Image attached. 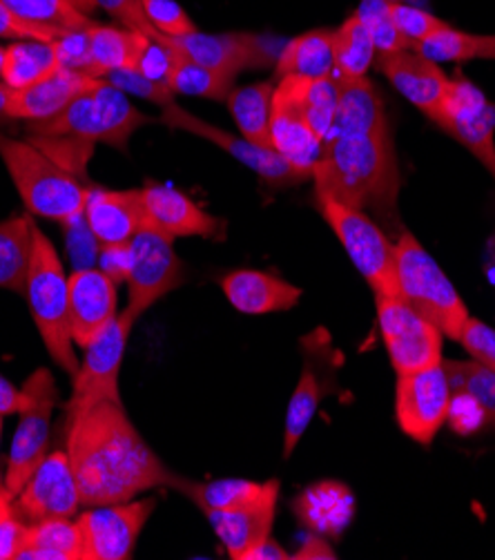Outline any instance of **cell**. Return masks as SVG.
<instances>
[{
	"label": "cell",
	"mask_w": 495,
	"mask_h": 560,
	"mask_svg": "<svg viewBox=\"0 0 495 560\" xmlns=\"http://www.w3.org/2000/svg\"><path fill=\"white\" fill-rule=\"evenodd\" d=\"M103 81L109 83L113 88H117V90H121L123 94H134V96H141V98L152 101V103L163 105V107L175 103V92L168 85L158 83V81H154V79H150L143 72L132 70V68L107 72L103 77Z\"/></svg>",
	"instance_id": "obj_44"
},
{
	"label": "cell",
	"mask_w": 495,
	"mask_h": 560,
	"mask_svg": "<svg viewBox=\"0 0 495 560\" xmlns=\"http://www.w3.org/2000/svg\"><path fill=\"white\" fill-rule=\"evenodd\" d=\"M66 32H54L45 30L32 23L21 21L16 14L8 10V5L0 0V38H12V40H40V43H51Z\"/></svg>",
	"instance_id": "obj_50"
},
{
	"label": "cell",
	"mask_w": 495,
	"mask_h": 560,
	"mask_svg": "<svg viewBox=\"0 0 495 560\" xmlns=\"http://www.w3.org/2000/svg\"><path fill=\"white\" fill-rule=\"evenodd\" d=\"M59 68L61 63L51 43L14 40L10 47H5V63L0 79L12 90H25Z\"/></svg>",
	"instance_id": "obj_37"
},
{
	"label": "cell",
	"mask_w": 495,
	"mask_h": 560,
	"mask_svg": "<svg viewBox=\"0 0 495 560\" xmlns=\"http://www.w3.org/2000/svg\"><path fill=\"white\" fill-rule=\"evenodd\" d=\"M25 402H27L25 390L12 386L3 375H0V416L21 413Z\"/></svg>",
	"instance_id": "obj_52"
},
{
	"label": "cell",
	"mask_w": 495,
	"mask_h": 560,
	"mask_svg": "<svg viewBox=\"0 0 495 560\" xmlns=\"http://www.w3.org/2000/svg\"><path fill=\"white\" fill-rule=\"evenodd\" d=\"M451 407L453 390L443 362L398 375L396 416L411 440L431 444L451 418Z\"/></svg>",
	"instance_id": "obj_12"
},
{
	"label": "cell",
	"mask_w": 495,
	"mask_h": 560,
	"mask_svg": "<svg viewBox=\"0 0 495 560\" xmlns=\"http://www.w3.org/2000/svg\"><path fill=\"white\" fill-rule=\"evenodd\" d=\"M66 452L85 508L117 505L156 487L184 491L188 482L152 452L123 402L101 400L70 413Z\"/></svg>",
	"instance_id": "obj_1"
},
{
	"label": "cell",
	"mask_w": 495,
	"mask_h": 560,
	"mask_svg": "<svg viewBox=\"0 0 495 560\" xmlns=\"http://www.w3.org/2000/svg\"><path fill=\"white\" fill-rule=\"evenodd\" d=\"M272 94H274V85L266 81V83H252L246 88H235L226 98L241 137L263 150H272V139H270Z\"/></svg>",
	"instance_id": "obj_33"
},
{
	"label": "cell",
	"mask_w": 495,
	"mask_h": 560,
	"mask_svg": "<svg viewBox=\"0 0 495 560\" xmlns=\"http://www.w3.org/2000/svg\"><path fill=\"white\" fill-rule=\"evenodd\" d=\"M98 79L59 68L43 81L25 88L12 90L10 96V117L23 121H45L61 115V112L90 88L96 85Z\"/></svg>",
	"instance_id": "obj_23"
},
{
	"label": "cell",
	"mask_w": 495,
	"mask_h": 560,
	"mask_svg": "<svg viewBox=\"0 0 495 560\" xmlns=\"http://www.w3.org/2000/svg\"><path fill=\"white\" fill-rule=\"evenodd\" d=\"M70 3H72L76 10H81L83 14H87V16H90L94 10H98V8H96V0H70Z\"/></svg>",
	"instance_id": "obj_56"
},
{
	"label": "cell",
	"mask_w": 495,
	"mask_h": 560,
	"mask_svg": "<svg viewBox=\"0 0 495 560\" xmlns=\"http://www.w3.org/2000/svg\"><path fill=\"white\" fill-rule=\"evenodd\" d=\"M375 40L357 14H351L338 30H333V79H366L370 66H375Z\"/></svg>",
	"instance_id": "obj_35"
},
{
	"label": "cell",
	"mask_w": 495,
	"mask_h": 560,
	"mask_svg": "<svg viewBox=\"0 0 495 560\" xmlns=\"http://www.w3.org/2000/svg\"><path fill=\"white\" fill-rule=\"evenodd\" d=\"M315 192L364 210H393L400 190L391 128L379 132L333 135L313 167Z\"/></svg>",
	"instance_id": "obj_2"
},
{
	"label": "cell",
	"mask_w": 495,
	"mask_h": 560,
	"mask_svg": "<svg viewBox=\"0 0 495 560\" xmlns=\"http://www.w3.org/2000/svg\"><path fill=\"white\" fill-rule=\"evenodd\" d=\"M375 68L389 79V83L413 103L424 117H431L433 112L445 101L451 77H447L439 66L417 49H400L375 56Z\"/></svg>",
	"instance_id": "obj_20"
},
{
	"label": "cell",
	"mask_w": 495,
	"mask_h": 560,
	"mask_svg": "<svg viewBox=\"0 0 495 560\" xmlns=\"http://www.w3.org/2000/svg\"><path fill=\"white\" fill-rule=\"evenodd\" d=\"M165 45V43H163ZM168 47V45H165ZM170 49V70H168V88L175 94L186 96H199V98H212V101H226L228 94L235 90V77L214 72L210 68H203L188 56L179 54L177 49Z\"/></svg>",
	"instance_id": "obj_38"
},
{
	"label": "cell",
	"mask_w": 495,
	"mask_h": 560,
	"mask_svg": "<svg viewBox=\"0 0 495 560\" xmlns=\"http://www.w3.org/2000/svg\"><path fill=\"white\" fill-rule=\"evenodd\" d=\"M103 253V268L115 282H126L128 277V268H130V244L123 246H109V248H101Z\"/></svg>",
	"instance_id": "obj_51"
},
{
	"label": "cell",
	"mask_w": 495,
	"mask_h": 560,
	"mask_svg": "<svg viewBox=\"0 0 495 560\" xmlns=\"http://www.w3.org/2000/svg\"><path fill=\"white\" fill-rule=\"evenodd\" d=\"M68 284L72 340L87 349L119 317L117 282L105 270L81 268L70 275Z\"/></svg>",
	"instance_id": "obj_19"
},
{
	"label": "cell",
	"mask_w": 495,
	"mask_h": 560,
	"mask_svg": "<svg viewBox=\"0 0 495 560\" xmlns=\"http://www.w3.org/2000/svg\"><path fill=\"white\" fill-rule=\"evenodd\" d=\"M156 508L154 498L90 508L76 518L83 560H128Z\"/></svg>",
	"instance_id": "obj_13"
},
{
	"label": "cell",
	"mask_w": 495,
	"mask_h": 560,
	"mask_svg": "<svg viewBox=\"0 0 495 560\" xmlns=\"http://www.w3.org/2000/svg\"><path fill=\"white\" fill-rule=\"evenodd\" d=\"M293 558H302V560H315V558H323V560H333L338 558L335 549L328 545V540L319 534H310L304 542V547H299V551Z\"/></svg>",
	"instance_id": "obj_53"
},
{
	"label": "cell",
	"mask_w": 495,
	"mask_h": 560,
	"mask_svg": "<svg viewBox=\"0 0 495 560\" xmlns=\"http://www.w3.org/2000/svg\"><path fill=\"white\" fill-rule=\"evenodd\" d=\"M14 500L16 495L8 489L5 476H0V560H14L25 529Z\"/></svg>",
	"instance_id": "obj_46"
},
{
	"label": "cell",
	"mask_w": 495,
	"mask_h": 560,
	"mask_svg": "<svg viewBox=\"0 0 495 560\" xmlns=\"http://www.w3.org/2000/svg\"><path fill=\"white\" fill-rule=\"evenodd\" d=\"M96 8L105 10L121 27L139 32L148 38L156 34L152 23L148 21L143 0H96Z\"/></svg>",
	"instance_id": "obj_49"
},
{
	"label": "cell",
	"mask_w": 495,
	"mask_h": 560,
	"mask_svg": "<svg viewBox=\"0 0 495 560\" xmlns=\"http://www.w3.org/2000/svg\"><path fill=\"white\" fill-rule=\"evenodd\" d=\"M0 418H3V416H0ZM0 431H3V420H0Z\"/></svg>",
	"instance_id": "obj_59"
},
{
	"label": "cell",
	"mask_w": 495,
	"mask_h": 560,
	"mask_svg": "<svg viewBox=\"0 0 495 560\" xmlns=\"http://www.w3.org/2000/svg\"><path fill=\"white\" fill-rule=\"evenodd\" d=\"M90 38V61L92 70L90 77L103 79L107 72L137 70L141 63V56L150 45V38L132 32L128 27H113V25H98L94 23L87 27Z\"/></svg>",
	"instance_id": "obj_29"
},
{
	"label": "cell",
	"mask_w": 495,
	"mask_h": 560,
	"mask_svg": "<svg viewBox=\"0 0 495 560\" xmlns=\"http://www.w3.org/2000/svg\"><path fill=\"white\" fill-rule=\"evenodd\" d=\"M158 124H163L165 128H170V130H181V132L195 135L199 139L210 141L216 148H222L224 152H228L239 163L250 167L252 173H257L268 184L295 186V184L306 182V177L302 173H297L295 167L274 150L257 148L255 143H250L244 137H235V135L222 130L219 126H212V124L190 115V112L181 105H175V103L165 105L163 115L158 117Z\"/></svg>",
	"instance_id": "obj_16"
},
{
	"label": "cell",
	"mask_w": 495,
	"mask_h": 560,
	"mask_svg": "<svg viewBox=\"0 0 495 560\" xmlns=\"http://www.w3.org/2000/svg\"><path fill=\"white\" fill-rule=\"evenodd\" d=\"M3 63H5V47H0V74H3Z\"/></svg>",
	"instance_id": "obj_57"
},
{
	"label": "cell",
	"mask_w": 495,
	"mask_h": 560,
	"mask_svg": "<svg viewBox=\"0 0 495 560\" xmlns=\"http://www.w3.org/2000/svg\"><path fill=\"white\" fill-rule=\"evenodd\" d=\"M152 124L150 117L130 103L128 94L105 83L96 81L85 94L74 98L61 115L32 121V137H74L90 143H107L117 150H126L132 135Z\"/></svg>",
	"instance_id": "obj_5"
},
{
	"label": "cell",
	"mask_w": 495,
	"mask_h": 560,
	"mask_svg": "<svg viewBox=\"0 0 495 560\" xmlns=\"http://www.w3.org/2000/svg\"><path fill=\"white\" fill-rule=\"evenodd\" d=\"M16 498V512L27 525L74 518L81 508V493L68 452L47 454Z\"/></svg>",
	"instance_id": "obj_17"
},
{
	"label": "cell",
	"mask_w": 495,
	"mask_h": 560,
	"mask_svg": "<svg viewBox=\"0 0 495 560\" xmlns=\"http://www.w3.org/2000/svg\"><path fill=\"white\" fill-rule=\"evenodd\" d=\"M377 326L398 375L443 362L445 335L402 298L375 295Z\"/></svg>",
	"instance_id": "obj_9"
},
{
	"label": "cell",
	"mask_w": 495,
	"mask_h": 560,
	"mask_svg": "<svg viewBox=\"0 0 495 560\" xmlns=\"http://www.w3.org/2000/svg\"><path fill=\"white\" fill-rule=\"evenodd\" d=\"M321 402V386L319 377L313 371L310 364L304 366L302 377L297 382L295 394L288 402V413H286V427H284V458H291L293 452L297 450L299 440L304 438L310 420L317 413V407Z\"/></svg>",
	"instance_id": "obj_41"
},
{
	"label": "cell",
	"mask_w": 495,
	"mask_h": 560,
	"mask_svg": "<svg viewBox=\"0 0 495 560\" xmlns=\"http://www.w3.org/2000/svg\"><path fill=\"white\" fill-rule=\"evenodd\" d=\"M34 248L32 214H12L0 221V289L25 295Z\"/></svg>",
	"instance_id": "obj_32"
},
{
	"label": "cell",
	"mask_w": 495,
	"mask_h": 560,
	"mask_svg": "<svg viewBox=\"0 0 495 560\" xmlns=\"http://www.w3.org/2000/svg\"><path fill=\"white\" fill-rule=\"evenodd\" d=\"M51 47H54V51H57V59H59L61 68H68V70H74V72H81V74L90 77L92 61H90L87 30L66 32L57 40H51Z\"/></svg>",
	"instance_id": "obj_48"
},
{
	"label": "cell",
	"mask_w": 495,
	"mask_h": 560,
	"mask_svg": "<svg viewBox=\"0 0 495 560\" xmlns=\"http://www.w3.org/2000/svg\"><path fill=\"white\" fill-rule=\"evenodd\" d=\"M333 30H313L284 43L274 63L278 79H326L333 77Z\"/></svg>",
	"instance_id": "obj_30"
},
{
	"label": "cell",
	"mask_w": 495,
	"mask_h": 560,
	"mask_svg": "<svg viewBox=\"0 0 495 560\" xmlns=\"http://www.w3.org/2000/svg\"><path fill=\"white\" fill-rule=\"evenodd\" d=\"M338 85H340V94H338L335 121L328 137L389 130L384 103L375 85L368 81V77L355 79V81H338Z\"/></svg>",
	"instance_id": "obj_27"
},
{
	"label": "cell",
	"mask_w": 495,
	"mask_h": 560,
	"mask_svg": "<svg viewBox=\"0 0 495 560\" xmlns=\"http://www.w3.org/2000/svg\"><path fill=\"white\" fill-rule=\"evenodd\" d=\"M3 3L21 21L54 32H79L96 23L70 0H3Z\"/></svg>",
	"instance_id": "obj_40"
},
{
	"label": "cell",
	"mask_w": 495,
	"mask_h": 560,
	"mask_svg": "<svg viewBox=\"0 0 495 560\" xmlns=\"http://www.w3.org/2000/svg\"><path fill=\"white\" fill-rule=\"evenodd\" d=\"M426 119L464 145L495 179V103L480 88L464 77L451 79L445 101Z\"/></svg>",
	"instance_id": "obj_11"
},
{
	"label": "cell",
	"mask_w": 495,
	"mask_h": 560,
	"mask_svg": "<svg viewBox=\"0 0 495 560\" xmlns=\"http://www.w3.org/2000/svg\"><path fill=\"white\" fill-rule=\"evenodd\" d=\"M413 49L435 63L495 61V34H471L447 25Z\"/></svg>",
	"instance_id": "obj_36"
},
{
	"label": "cell",
	"mask_w": 495,
	"mask_h": 560,
	"mask_svg": "<svg viewBox=\"0 0 495 560\" xmlns=\"http://www.w3.org/2000/svg\"><path fill=\"white\" fill-rule=\"evenodd\" d=\"M297 516L315 534L340 536L355 514L353 493L342 482H319L297 500Z\"/></svg>",
	"instance_id": "obj_28"
},
{
	"label": "cell",
	"mask_w": 495,
	"mask_h": 560,
	"mask_svg": "<svg viewBox=\"0 0 495 560\" xmlns=\"http://www.w3.org/2000/svg\"><path fill=\"white\" fill-rule=\"evenodd\" d=\"M0 159L32 217L66 223V226L83 219L92 186H83L63 163L32 141H19L5 135H0Z\"/></svg>",
	"instance_id": "obj_3"
},
{
	"label": "cell",
	"mask_w": 495,
	"mask_h": 560,
	"mask_svg": "<svg viewBox=\"0 0 495 560\" xmlns=\"http://www.w3.org/2000/svg\"><path fill=\"white\" fill-rule=\"evenodd\" d=\"M387 3H406V0H387Z\"/></svg>",
	"instance_id": "obj_58"
},
{
	"label": "cell",
	"mask_w": 495,
	"mask_h": 560,
	"mask_svg": "<svg viewBox=\"0 0 495 560\" xmlns=\"http://www.w3.org/2000/svg\"><path fill=\"white\" fill-rule=\"evenodd\" d=\"M393 248L400 298L443 330L445 338L458 342L469 311L447 272L411 233H404Z\"/></svg>",
	"instance_id": "obj_6"
},
{
	"label": "cell",
	"mask_w": 495,
	"mask_h": 560,
	"mask_svg": "<svg viewBox=\"0 0 495 560\" xmlns=\"http://www.w3.org/2000/svg\"><path fill=\"white\" fill-rule=\"evenodd\" d=\"M270 139L274 152L284 156L306 179H313V167L321 159L323 141L310 130L299 112L278 94H272Z\"/></svg>",
	"instance_id": "obj_25"
},
{
	"label": "cell",
	"mask_w": 495,
	"mask_h": 560,
	"mask_svg": "<svg viewBox=\"0 0 495 560\" xmlns=\"http://www.w3.org/2000/svg\"><path fill=\"white\" fill-rule=\"evenodd\" d=\"M274 94L291 103L310 130L326 143L330 130H333L335 109H338V94L340 85L333 77L326 79H297L284 77L280 79Z\"/></svg>",
	"instance_id": "obj_26"
},
{
	"label": "cell",
	"mask_w": 495,
	"mask_h": 560,
	"mask_svg": "<svg viewBox=\"0 0 495 560\" xmlns=\"http://www.w3.org/2000/svg\"><path fill=\"white\" fill-rule=\"evenodd\" d=\"M317 206L373 293L400 298L396 248L377 223L364 210L323 195H317Z\"/></svg>",
	"instance_id": "obj_7"
},
{
	"label": "cell",
	"mask_w": 495,
	"mask_h": 560,
	"mask_svg": "<svg viewBox=\"0 0 495 560\" xmlns=\"http://www.w3.org/2000/svg\"><path fill=\"white\" fill-rule=\"evenodd\" d=\"M360 21L366 25L370 32L377 54H387V51H400L409 49V43L400 34V30L393 23L391 10L387 0H362L360 8L355 10Z\"/></svg>",
	"instance_id": "obj_42"
},
{
	"label": "cell",
	"mask_w": 495,
	"mask_h": 560,
	"mask_svg": "<svg viewBox=\"0 0 495 560\" xmlns=\"http://www.w3.org/2000/svg\"><path fill=\"white\" fill-rule=\"evenodd\" d=\"M222 291L231 306L246 315H268L291 311L302 300V289L286 279L252 268H239L222 279Z\"/></svg>",
	"instance_id": "obj_22"
},
{
	"label": "cell",
	"mask_w": 495,
	"mask_h": 560,
	"mask_svg": "<svg viewBox=\"0 0 495 560\" xmlns=\"http://www.w3.org/2000/svg\"><path fill=\"white\" fill-rule=\"evenodd\" d=\"M143 208L145 226L170 237H203V240H224L226 223L214 214L205 212L197 201H192L181 190L148 182L143 188Z\"/></svg>",
	"instance_id": "obj_18"
},
{
	"label": "cell",
	"mask_w": 495,
	"mask_h": 560,
	"mask_svg": "<svg viewBox=\"0 0 495 560\" xmlns=\"http://www.w3.org/2000/svg\"><path fill=\"white\" fill-rule=\"evenodd\" d=\"M291 553L272 538H266L259 547H255L246 560H288Z\"/></svg>",
	"instance_id": "obj_54"
},
{
	"label": "cell",
	"mask_w": 495,
	"mask_h": 560,
	"mask_svg": "<svg viewBox=\"0 0 495 560\" xmlns=\"http://www.w3.org/2000/svg\"><path fill=\"white\" fill-rule=\"evenodd\" d=\"M27 402L21 411V422L12 442L5 469L8 489L19 495L40 463L47 458L49 422L59 402V386L47 369H36L23 384Z\"/></svg>",
	"instance_id": "obj_8"
},
{
	"label": "cell",
	"mask_w": 495,
	"mask_h": 560,
	"mask_svg": "<svg viewBox=\"0 0 495 560\" xmlns=\"http://www.w3.org/2000/svg\"><path fill=\"white\" fill-rule=\"evenodd\" d=\"M272 491H280L278 480L255 482V480H244V478H224V480H212V482L188 480L181 493L192 498L197 502V508L203 514H208V512H226V510H237V508L250 505V502H255Z\"/></svg>",
	"instance_id": "obj_34"
},
{
	"label": "cell",
	"mask_w": 495,
	"mask_h": 560,
	"mask_svg": "<svg viewBox=\"0 0 495 560\" xmlns=\"http://www.w3.org/2000/svg\"><path fill=\"white\" fill-rule=\"evenodd\" d=\"M389 10H391L396 27L400 30V34L404 36V40L409 43L411 49L417 43L431 38L433 34H437L439 30H445L449 25L447 21H439L431 12L415 8L411 3H389Z\"/></svg>",
	"instance_id": "obj_43"
},
{
	"label": "cell",
	"mask_w": 495,
	"mask_h": 560,
	"mask_svg": "<svg viewBox=\"0 0 495 560\" xmlns=\"http://www.w3.org/2000/svg\"><path fill=\"white\" fill-rule=\"evenodd\" d=\"M453 396L471 400L486 424H495V371L475 360H445Z\"/></svg>",
	"instance_id": "obj_39"
},
{
	"label": "cell",
	"mask_w": 495,
	"mask_h": 560,
	"mask_svg": "<svg viewBox=\"0 0 495 560\" xmlns=\"http://www.w3.org/2000/svg\"><path fill=\"white\" fill-rule=\"evenodd\" d=\"M152 40L165 43L168 47L177 49L179 54L188 56L190 61L210 68L214 72L239 77L244 70H257L266 68L270 63H278L280 51H274V40H268L263 36L255 34H203L192 32L186 36H163L154 34Z\"/></svg>",
	"instance_id": "obj_15"
},
{
	"label": "cell",
	"mask_w": 495,
	"mask_h": 560,
	"mask_svg": "<svg viewBox=\"0 0 495 560\" xmlns=\"http://www.w3.org/2000/svg\"><path fill=\"white\" fill-rule=\"evenodd\" d=\"M10 96H12V88H8L5 83H0V124L10 121Z\"/></svg>",
	"instance_id": "obj_55"
},
{
	"label": "cell",
	"mask_w": 495,
	"mask_h": 560,
	"mask_svg": "<svg viewBox=\"0 0 495 560\" xmlns=\"http://www.w3.org/2000/svg\"><path fill=\"white\" fill-rule=\"evenodd\" d=\"M63 261L47 240V235L34 223V248L32 264L25 284V298L30 304L32 319L38 328L40 340L54 360L72 377L79 371L74 353V340L70 330V284Z\"/></svg>",
	"instance_id": "obj_4"
},
{
	"label": "cell",
	"mask_w": 495,
	"mask_h": 560,
	"mask_svg": "<svg viewBox=\"0 0 495 560\" xmlns=\"http://www.w3.org/2000/svg\"><path fill=\"white\" fill-rule=\"evenodd\" d=\"M458 345L480 364L495 371V328H491L486 322L475 319L469 315L464 322Z\"/></svg>",
	"instance_id": "obj_47"
},
{
	"label": "cell",
	"mask_w": 495,
	"mask_h": 560,
	"mask_svg": "<svg viewBox=\"0 0 495 560\" xmlns=\"http://www.w3.org/2000/svg\"><path fill=\"white\" fill-rule=\"evenodd\" d=\"M278 500H280V491H272L250 502V505L205 514L216 538L222 540L231 558L246 560L255 547H259L266 538H270Z\"/></svg>",
	"instance_id": "obj_24"
},
{
	"label": "cell",
	"mask_w": 495,
	"mask_h": 560,
	"mask_svg": "<svg viewBox=\"0 0 495 560\" xmlns=\"http://www.w3.org/2000/svg\"><path fill=\"white\" fill-rule=\"evenodd\" d=\"M143 8L152 27L163 36H186L197 32L195 23L177 0H143Z\"/></svg>",
	"instance_id": "obj_45"
},
{
	"label": "cell",
	"mask_w": 495,
	"mask_h": 560,
	"mask_svg": "<svg viewBox=\"0 0 495 560\" xmlns=\"http://www.w3.org/2000/svg\"><path fill=\"white\" fill-rule=\"evenodd\" d=\"M14 560H83L76 521L54 518L25 525Z\"/></svg>",
	"instance_id": "obj_31"
},
{
	"label": "cell",
	"mask_w": 495,
	"mask_h": 560,
	"mask_svg": "<svg viewBox=\"0 0 495 560\" xmlns=\"http://www.w3.org/2000/svg\"><path fill=\"white\" fill-rule=\"evenodd\" d=\"M175 240L143 226L130 242L128 268V306L126 313L139 319L150 306L163 300L186 279L184 261L175 253Z\"/></svg>",
	"instance_id": "obj_10"
},
{
	"label": "cell",
	"mask_w": 495,
	"mask_h": 560,
	"mask_svg": "<svg viewBox=\"0 0 495 560\" xmlns=\"http://www.w3.org/2000/svg\"><path fill=\"white\" fill-rule=\"evenodd\" d=\"M83 221L98 248L123 246L145 226V208L141 190L90 188Z\"/></svg>",
	"instance_id": "obj_21"
},
{
	"label": "cell",
	"mask_w": 495,
	"mask_h": 560,
	"mask_svg": "<svg viewBox=\"0 0 495 560\" xmlns=\"http://www.w3.org/2000/svg\"><path fill=\"white\" fill-rule=\"evenodd\" d=\"M134 324L137 319L130 317L126 311L119 313V317L107 326L101 338H96L85 349V358L74 375L68 416L101 400L121 402L119 375Z\"/></svg>",
	"instance_id": "obj_14"
}]
</instances>
